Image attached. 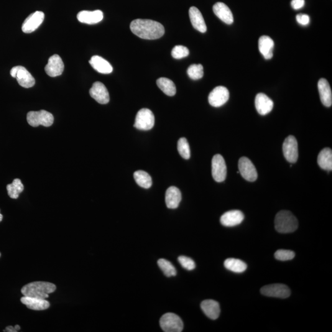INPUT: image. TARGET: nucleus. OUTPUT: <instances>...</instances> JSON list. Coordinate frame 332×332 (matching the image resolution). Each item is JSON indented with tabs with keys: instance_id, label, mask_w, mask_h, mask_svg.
Segmentation results:
<instances>
[{
	"instance_id": "nucleus-13",
	"label": "nucleus",
	"mask_w": 332,
	"mask_h": 332,
	"mask_svg": "<svg viewBox=\"0 0 332 332\" xmlns=\"http://www.w3.org/2000/svg\"><path fill=\"white\" fill-rule=\"evenodd\" d=\"M45 19V14L42 11H36L26 18L22 25V30L25 33L35 31L42 25Z\"/></svg>"
},
{
	"instance_id": "nucleus-1",
	"label": "nucleus",
	"mask_w": 332,
	"mask_h": 332,
	"mask_svg": "<svg viewBox=\"0 0 332 332\" xmlns=\"http://www.w3.org/2000/svg\"><path fill=\"white\" fill-rule=\"evenodd\" d=\"M134 35L145 40H157L165 34L164 26L160 22L149 19H135L130 25Z\"/></svg>"
},
{
	"instance_id": "nucleus-29",
	"label": "nucleus",
	"mask_w": 332,
	"mask_h": 332,
	"mask_svg": "<svg viewBox=\"0 0 332 332\" xmlns=\"http://www.w3.org/2000/svg\"><path fill=\"white\" fill-rule=\"evenodd\" d=\"M159 88L168 96H173L176 94V86L172 81L166 78H160L157 81Z\"/></svg>"
},
{
	"instance_id": "nucleus-32",
	"label": "nucleus",
	"mask_w": 332,
	"mask_h": 332,
	"mask_svg": "<svg viewBox=\"0 0 332 332\" xmlns=\"http://www.w3.org/2000/svg\"><path fill=\"white\" fill-rule=\"evenodd\" d=\"M158 265L166 277H175L177 275V270L175 268L168 260L163 259H160L158 261Z\"/></svg>"
},
{
	"instance_id": "nucleus-12",
	"label": "nucleus",
	"mask_w": 332,
	"mask_h": 332,
	"mask_svg": "<svg viewBox=\"0 0 332 332\" xmlns=\"http://www.w3.org/2000/svg\"><path fill=\"white\" fill-rule=\"evenodd\" d=\"M229 93L228 89L224 86H217L212 91L209 96V102L211 106L220 107L228 102Z\"/></svg>"
},
{
	"instance_id": "nucleus-15",
	"label": "nucleus",
	"mask_w": 332,
	"mask_h": 332,
	"mask_svg": "<svg viewBox=\"0 0 332 332\" xmlns=\"http://www.w3.org/2000/svg\"><path fill=\"white\" fill-rule=\"evenodd\" d=\"M89 94L91 98L96 100L101 104H108L110 101V96L108 90L103 83L99 82L94 83L89 90Z\"/></svg>"
},
{
	"instance_id": "nucleus-14",
	"label": "nucleus",
	"mask_w": 332,
	"mask_h": 332,
	"mask_svg": "<svg viewBox=\"0 0 332 332\" xmlns=\"http://www.w3.org/2000/svg\"><path fill=\"white\" fill-rule=\"evenodd\" d=\"M63 70L64 64L62 58L57 55L51 56L48 60V64L45 66L46 73L51 77H56L62 75Z\"/></svg>"
},
{
	"instance_id": "nucleus-42",
	"label": "nucleus",
	"mask_w": 332,
	"mask_h": 332,
	"mask_svg": "<svg viewBox=\"0 0 332 332\" xmlns=\"http://www.w3.org/2000/svg\"><path fill=\"white\" fill-rule=\"evenodd\" d=\"M0 256H1V254H0Z\"/></svg>"
},
{
	"instance_id": "nucleus-38",
	"label": "nucleus",
	"mask_w": 332,
	"mask_h": 332,
	"mask_svg": "<svg viewBox=\"0 0 332 332\" xmlns=\"http://www.w3.org/2000/svg\"><path fill=\"white\" fill-rule=\"evenodd\" d=\"M296 19H297V21L299 23V24L301 25H303V26H305V25H308L310 21V16H309L307 14H304L297 15V16H296Z\"/></svg>"
},
{
	"instance_id": "nucleus-41",
	"label": "nucleus",
	"mask_w": 332,
	"mask_h": 332,
	"mask_svg": "<svg viewBox=\"0 0 332 332\" xmlns=\"http://www.w3.org/2000/svg\"><path fill=\"white\" fill-rule=\"evenodd\" d=\"M2 215L1 213H0V222L2 221Z\"/></svg>"
},
{
	"instance_id": "nucleus-31",
	"label": "nucleus",
	"mask_w": 332,
	"mask_h": 332,
	"mask_svg": "<svg viewBox=\"0 0 332 332\" xmlns=\"http://www.w3.org/2000/svg\"><path fill=\"white\" fill-rule=\"evenodd\" d=\"M6 188L10 198L17 199L19 198V194L24 191V188L21 180L19 178H16L12 183L7 185Z\"/></svg>"
},
{
	"instance_id": "nucleus-8",
	"label": "nucleus",
	"mask_w": 332,
	"mask_h": 332,
	"mask_svg": "<svg viewBox=\"0 0 332 332\" xmlns=\"http://www.w3.org/2000/svg\"><path fill=\"white\" fill-rule=\"evenodd\" d=\"M212 174L217 182H222L226 179V165L225 161L221 155H216L212 160Z\"/></svg>"
},
{
	"instance_id": "nucleus-17",
	"label": "nucleus",
	"mask_w": 332,
	"mask_h": 332,
	"mask_svg": "<svg viewBox=\"0 0 332 332\" xmlns=\"http://www.w3.org/2000/svg\"><path fill=\"white\" fill-rule=\"evenodd\" d=\"M255 104L258 113L263 116L270 113L274 107L272 100L263 93L257 94Z\"/></svg>"
},
{
	"instance_id": "nucleus-28",
	"label": "nucleus",
	"mask_w": 332,
	"mask_h": 332,
	"mask_svg": "<svg viewBox=\"0 0 332 332\" xmlns=\"http://www.w3.org/2000/svg\"><path fill=\"white\" fill-rule=\"evenodd\" d=\"M224 267L232 272L241 273L246 270L247 266L246 263L237 259H228L224 262Z\"/></svg>"
},
{
	"instance_id": "nucleus-16",
	"label": "nucleus",
	"mask_w": 332,
	"mask_h": 332,
	"mask_svg": "<svg viewBox=\"0 0 332 332\" xmlns=\"http://www.w3.org/2000/svg\"><path fill=\"white\" fill-rule=\"evenodd\" d=\"M244 214L238 210H232L226 212L221 218L222 225L227 227H232L239 225L243 221Z\"/></svg>"
},
{
	"instance_id": "nucleus-26",
	"label": "nucleus",
	"mask_w": 332,
	"mask_h": 332,
	"mask_svg": "<svg viewBox=\"0 0 332 332\" xmlns=\"http://www.w3.org/2000/svg\"><path fill=\"white\" fill-rule=\"evenodd\" d=\"M89 63L94 70L102 74H110L113 71V67L108 61L99 55H94L89 60Z\"/></svg>"
},
{
	"instance_id": "nucleus-34",
	"label": "nucleus",
	"mask_w": 332,
	"mask_h": 332,
	"mask_svg": "<svg viewBox=\"0 0 332 332\" xmlns=\"http://www.w3.org/2000/svg\"><path fill=\"white\" fill-rule=\"evenodd\" d=\"M187 74L191 79L198 80L203 78L204 75L203 66L201 64H193L189 66Z\"/></svg>"
},
{
	"instance_id": "nucleus-24",
	"label": "nucleus",
	"mask_w": 332,
	"mask_h": 332,
	"mask_svg": "<svg viewBox=\"0 0 332 332\" xmlns=\"http://www.w3.org/2000/svg\"><path fill=\"white\" fill-rule=\"evenodd\" d=\"M202 310L209 318L216 320L221 314L219 303L213 300H206L201 303Z\"/></svg>"
},
{
	"instance_id": "nucleus-23",
	"label": "nucleus",
	"mask_w": 332,
	"mask_h": 332,
	"mask_svg": "<svg viewBox=\"0 0 332 332\" xmlns=\"http://www.w3.org/2000/svg\"><path fill=\"white\" fill-rule=\"evenodd\" d=\"M189 15L191 24L196 30L201 33L207 31V26L205 21L199 10L195 6L191 7L189 10Z\"/></svg>"
},
{
	"instance_id": "nucleus-36",
	"label": "nucleus",
	"mask_w": 332,
	"mask_h": 332,
	"mask_svg": "<svg viewBox=\"0 0 332 332\" xmlns=\"http://www.w3.org/2000/svg\"><path fill=\"white\" fill-rule=\"evenodd\" d=\"M189 53L190 52H189L187 48L183 47V46H175L173 48L171 55L176 59H180V58L187 57Z\"/></svg>"
},
{
	"instance_id": "nucleus-9",
	"label": "nucleus",
	"mask_w": 332,
	"mask_h": 332,
	"mask_svg": "<svg viewBox=\"0 0 332 332\" xmlns=\"http://www.w3.org/2000/svg\"><path fill=\"white\" fill-rule=\"evenodd\" d=\"M297 139L293 135L286 138L283 143L282 150L283 156L290 163H295L298 158V147Z\"/></svg>"
},
{
	"instance_id": "nucleus-40",
	"label": "nucleus",
	"mask_w": 332,
	"mask_h": 332,
	"mask_svg": "<svg viewBox=\"0 0 332 332\" xmlns=\"http://www.w3.org/2000/svg\"><path fill=\"white\" fill-rule=\"evenodd\" d=\"M20 329V327L19 325H16L15 327L8 326L7 327L6 329L4 332H17L19 331Z\"/></svg>"
},
{
	"instance_id": "nucleus-7",
	"label": "nucleus",
	"mask_w": 332,
	"mask_h": 332,
	"mask_svg": "<svg viewBox=\"0 0 332 332\" xmlns=\"http://www.w3.org/2000/svg\"><path fill=\"white\" fill-rule=\"evenodd\" d=\"M10 74L12 77L16 79L18 83L23 88H30L35 85V78L24 66H14L11 69Z\"/></svg>"
},
{
	"instance_id": "nucleus-5",
	"label": "nucleus",
	"mask_w": 332,
	"mask_h": 332,
	"mask_svg": "<svg viewBox=\"0 0 332 332\" xmlns=\"http://www.w3.org/2000/svg\"><path fill=\"white\" fill-rule=\"evenodd\" d=\"M160 324L161 328L165 332H180L183 331L182 319L175 314H165L161 318Z\"/></svg>"
},
{
	"instance_id": "nucleus-4",
	"label": "nucleus",
	"mask_w": 332,
	"mask_h": 332,
	"mask_svg": "<svg viewBox=\"0 0 332 332\" xmlns=\"http://www.w3.org/2000/svg\"><path fill=\"white\" fill-rule=\"evenodd\" d=\"M27 120L28 123L32 127H38L42 125L45 127L52 126L54 116L52 114L42 110L38 111H30L27 113Z\"/></svg>"
},
{
	"instance_id": "nucleus-10",
	"label": "nucleus",
	"mask_w": 332,
	"mask_h": 332,
	"mask_svg": "<svg viewBox=\"0 0 332 332\" xmlns=\"http://www.w3.org/2000/svg\"><path fill=\"white\" fill-rule=\"evenodd\" d=\"M260 292L267 297L280 298H287L290 297L291 293L290 288L282 283L265 285L261 288Z\"/></svg>"
},
{
	"instance_id": "nucleus-2",
	"label": "nucleus",
	"mask_w": 332,
	"mask_h": 332,
	"mask_svg": "<svg viewBox=\"0 0 332 332\" xmlns=\"http://www.w3.org/2000/svg\"><path fill=\"white\" fill-rule=\"evenodd\" d=\"M56 289L54 283L48 282L37 281L25 285L22 287L21 292L25 297L47 299L50 293Z\"/></svg>"
},
{
	"instance_id": "nucleus-21",
	"label": "nucleus",
	"mask_w": 332,
	"mask_h": 332,
	"mask_svg": "<svg viewBox=\"0 0 332 332\" xmlns=\"http://www.w3.org/2000/svg\"><path fill=\"white\" fill-rule=\"evenodd\" d=\"M166 204L168 209L177 208L182 200V194L179 189L170 186L166 192Z\"/></svg>"
},
{
	"instance_id": "nucleus-6",
	"label": "nucleus",
	"mask_w": 332,
	"mask_h": 332,
	"mask_svg": "<svg viewBox=\"0 0 332 332\" xmlns=\"http://www.w3.org/2000/svg\"><path fill=\"white\" fill-rule=\"evenodd\" d=\"M155 125V116L149 109H142L135 117L134 126L142 131H149Z\"/></svg>"
},
{
	"instance_id": "nucleus-3",
	"label": "nucleus",
	"mask_w": 332,
	"mask_h": 332,
	"mask_svg": "<svg viewBox=\"0 0 332 332\" xmlns=\"http://www.w3.org/2000/svg\"><path fill=\"white\" fill-rule=\"evenodd\" d=\"M275 225V229L280 233H290L297 230L298 222L290 211H281L276 216Z\"/></svg>"
},
{
	"instance_id": "nucleus-22",
	"label": "nucleus",
	"mask_w": 332,
	"mask_h": 332,
	"mask_svg": "<svg viewBox=\"0 0 332 332\" xmlns=\"http://www.w3.org/2000/svg\"><path fill=\"white\" fill-rule=\"evenodd\" d=\"M20 301L28 308L32 310H45L49 308L50 306V303L47 300V299H40L24 296L20 299Z\"/></svg>"
},
{
	"instance_id": "nucleus-37",
	"label": "nucleus",
	"mask_w": 332,
	"mask_h": 332,
	"mask_svg": "<svg viewBox=\"0 0 332 332\" xmlns=\"http://www.w3.org/2000/svg\"><path fill=\"white\" fill-rule=\"evenodd\" d=\"M178 261L183 268L188 271L193 270L196 268L195 262L190 258L186 256H180L178 258Z\"/></svg>"
},
{
	"instance_id": "nucleus-19",
	"label": "nucleus",
	"mask_w": 332,
	"mask_h": 332,
	"mask_svg": "<svg viewBox=\"0 0 332 332\" xmlns=\"http://www.w3.org/2000/svg\"><path fill=\"white\" fill-rule=\"evenodd\" d=\"M213 11L214 14L225 24L231 25L233 23V15L230 9L223 2H218L214 4Z\"/></svg>"
},
{
	"instance_id": "nucleus-30",
	"label": "nucleus",
	"mask_w": 332,
	"mask_h": 332,
	"mask_svg": "<svg viewBox=\"0 0 332 332\" xmlns=\"http://www.w3.org/2000/svg\"><path fill=\"white\" fill-rule=\"evenodd\" d=\"M135 182L140 187L145 189L150 188L152 185V179L151 176L144 170H137L134 173Z\"/></svg>"
},
{
	"instance_id": "nucleus-33",
	"label": "nucleus",
	"mask_w": 332,
	"mask_h": 332,
	"mask_svg": "<svg viewBox=\"0 0 332 332\" xmlns=\"http://www.w3.org/2000/svg\"><path fill=\"white\" fill-rule=\"evenodd\" d=\"M177 149L180 155L185 160L190 159L191 153L190 145L185 138H181L178 141Z\"/></svg>"
},
{
	"instance_id": "nucleus-11",
	"label": "nucleus",
	"mask_w": 332,
	"mask_h": 332,
	"mask_svg": "<svg viewBox=\"0 0 332 332\" xmlns=\"http://www.w3.org/2000/svg\"><path fill=\"white\" fill-rule=\"evenodd\" d=\"M239 173L242 177L248 182H255L257 179L256 168L251 161L246 157L240 158L238 163Z\"/></svg>"
},
{
	"instance_id": "nucleus-18",
	"label": "nucleus",
	"mask_w": 332,
	"mask_h": 332,
	"mask_svg": "<svg viewBox=\"0 0 332 332\" xmlns=\"http://www.w3.org/2000/svg\"><path fill=\"white\" fill-rule=\"evenodd\" d=\"M104 14L101 10L96 11H82L79 12L77 15V19L81 23L84 24L93 25L103 20Z\"/></svg>"
},
{
	"instance_id": "nucleus-35",
	"label": "nucleus",
	"mask_w": 332,
	"mask_h": 332,
	"mask_svg": "<svg viewBox=\"0 0 332 332\" xmlns=\"http://www.w3.org/2000/svg\"><path fill=\"white\" fill-rule=\"evenodd\" d=\"M295 256V253L289 250H278L275 254V259L280 261H288L294 259Z\"/></svg>"
},
{
	"instance_id": "nucleus-20",
	"label": "nucleus",
	"mask_w": 332,
	"mask_h": 332,
	"mask_svg": "<svg viewBox=\"0 0 332 332\" xmlns=\"http://www.w3.org/2000/svg\"><path fill=\"white\" fill-rule=\"evenodd\" d=\"M319 95L324 106L330 107L332 105V93L330 84L326 79L321 78L318 82Z\"/></svg>"
},
{
	"instance_id": "nucleus-39",
	"label": "nucleus",
	"mask_w": 332,
	"mask_h": 332,
	"mask_svg": "<svg viewBox=\"0 0 332 332\" xmlns=\"http://www.w3.org/2000/svg\"><path fill=\"white\" fill-rule=\"evenodd\" d=\"M305 0H292L291 1V6L293 9L298 10L305 6Z\"/></svg>"
},
{
	"instance_id": "nucleus-27",
	"label": "nucleus",
	"mask_w": 332,
	"mask_h": 332,
	"mask_svg": "<svg viewBox=\"0 0 332 332\" xmlns=\"http://www.w3.org/2000/svg\"><path fill=\"white\" fill-rule=\"evenodd\" d=\"M318 163L324 170H332V151L329 148H326L321 151L318 155Z\"/></svg>"
},
{
	"instance_id": "nucleus-25",
	"label": "nucleus",
	"mask_w": 332,
	"mask_h": 332,
	"mask_svg": "<svg viewBox=\"0 0 332 332\" xmlns=\"http://www.w3.org/2000/svg\"><path fill=\"white\" fill-rule=\"evenodd\" d=\"M275 43L273 40L268 36H262L259 41V48L260 53L262 54L265 59L269 60L273 57V49Z\"/></svg>"
}]
</instances>
